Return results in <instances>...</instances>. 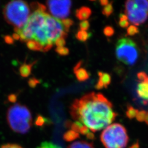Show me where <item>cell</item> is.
Here are the masks:
<instances>
[{"mask_svg":"<svg viewBox=\"0 0 148 148\" xmlns=\"http://www.w3.org/2000/svg\"><path fill=\"white\" fill-rule=\"evenodd\" d=\"M70 114L81 128H85L93 136V133L110 125L117 116L111 102L102 94L95 92L75 100L70 107Z\"/></svg>","mask_w":148,"mask_h":148,"instance_id":"obj_1","label":"cell"},{"mask_svg":"<svg viewBox=\"0 0 148 148\" xmlns=\"http://www.w3.org/2000/svg\"><path fill=\"white\" fill-rule=\"evenodd\" d=\"M8 100L11 103H16L17 101V95L16 94H11L8 96Z\"/></svg>","mask_w":148,"mask_h":148,"instance_id":"obj_32","label":"cell"},{"mask_svg":"<svg viewBox=\"0 0 148 148\" xmlns=\"http://www.w3.org/2000/svg\"><path fill=\"white\" fill-rule=\"evenodd\" d=\"M138 79L142 82H148V76L145 72H139L137 74Z\"/></svg>","mask_w":148,"mask_h":148,"instance_id":"obj_27","label":"cell"},{"mask_svg":"<svg viewBox=\"0 0 148 148\" xmlns=\"http://www.w3.org/2000/svg\"><path fill=\"white\" fill-rule=\"evenodd\" d=\"M138 95L143 100L148 101V82H141L137 87Z\"/></svg>","mask_w":148,"mask_h":148,"instance_id":"obj_10","label":"cell"},{"mask_svg":"<svg viewBox=\"0 0 148 148\" xmlns=\"http://www.w3.org/2000/svg\"><path fill=\"white\" fill-rule=\"evenodd\" d=\"M12 37H13V38L14 39V40H19L21 39V37H20V36L19 35V34H18L16 33V32H15L14 34H13Z\"/></svg>","mask_w":148,"mask_h":148,"instance_id":"obj_34","label":"cell"},{"mask_svg":"<svg viewBox=\"0 0 148 148\" xmlns=\"http://www.w3.org/2000/svg\"><path fill=\"white\" fill-rule=\"evenodd\" d=\"M115 52L117 59L127 65H133L139 57L137 44L128 37H122L117 41Z\"/></svg>","mask_w":148,"mask_h":148,"instance_id":"obj_5","label":"cell"},{"mask_svg":"<svg viewBox=\"0 0 148 148\" xmlns=\"http://www.w3.org/2000/svg\"><path fill=\"white\" fill-rule=\"evenodd\" d=\"M145 123L148 125V111L147 112V116H146V117H145Z\"/></svg>","mask_w":148,"mask_h":148,"instance_id":"obj_36","label":"cell"},{"mask_svg":"<svg viewBox=\"0 0 148 148\" xmlns=\"http://www.w3.org/2000/svg\"><path fill=\"white\" fill-rule=\"evenodd\" d=\"M138 112V110L134 108L132 106H127V111L126 114L128 119H133L136 117Z\"/></svg>","mask_w":148,"mask_h":148,"instance_id":"obj_17","label":"cell"},{"mask_svg":"<svg viewBox=\"0 0 148 148\" xmlns=\"http://www.w3.org/2000/svg\"><path fill=\"white\" fill-rule=\"evenodd\" d=\"M125 13L129 21L135 26L139 25L147 20L148 12L138 8L134 1L125 2Z\"/></svg>","mask_w":148,"mask_h":148,"instance_id":"obj_6","label":"cell"},{"mask_svg":"<svg viewBox=\"0 0 148 148\" xmlns=\"http://www.w3.org/2000/svg\"><path fill=\"white\" fill-rule=\"evenodd\" d=\"M62 23L63 24L64 30L66 33L69 32L70 28L74 24V21L70 18H66L62 20Z\"/></svg>","mask_w":148,"mask_h":148,"instance_id":"obj_20","label":"cell"},{"mask_svg":"<svg viewBox=\"0 0 148 148\" xmlns=\"http://www.w3.org/2000/svg\"><path fill=\"white\" fill-rule=\"evenodd\" d=\"M4 40L5 41V42L8 45H12L14 43V39L13 38V37L10 36V35H6L4 37Z\"/></svg>","mask_w":148,"mask_h":148,"instance_id":"obj_31","label":"cell"},{"mask_svg":"<svg viewBox=\"0 0 148 148\" xmlns=\"http://www.w3.org/2000/svg\"><path fill=\"white\" fill-rule=\"evenodd\" d=\"M79 26L80 30L87 32V30H88L90 28V23L88 21H84L80 22Z\"/></svg>","mask_w":148,"mask_h":148,"instance_id":"obj_26","label":"cell"},{"mask_svg":"<svg viewBox=\"0 0 148 148\" xmlns=\"http://www.w3.org/2000/svg\"><path fill=\"white\" fill-rule=\"evenodd\" d=\"M36 62H35L32 64H27L25 63L21 65L19 68V73L22 77H27L31 74L32 67L36 63Z\"/></svg>","mask_w":148,"mask_h":148,"instance_id":"obj_12","label":"cell"},{"mask_svg":"<svg viewBox=\"0 0 148 148\" xmlns=\"http://www.w3.org/2000/svg\"><path fill=\"white\" fill-rule=\"evenodd\" d=\"M139 32V30L138 27L134 25H131L127 28V35L129 36H134L138 34Z\"/></svg>","mask_w":148,"mask_h":148,"instance_id":"obj_21","label":"cell"},{"mask_svg":"<svg viewBox=\"0 0 148 148\" xmlns=\"http://www.w3.org/2000/svg\"><path fill=\"white\" fill-rule=\"evenodd\" d=\"M99 2H100L101 5H103V6H106L110 3L109 1H108L107 0H101V1H100Z\"/></svg>","mask_w":148,"mask_h":148,"instance_id":"obj_35","label":"cell"},{"mask_svg":"<svg viewBox=\"0 0 148 148\" xmlns=\"http://www.w3.org/2000/svg\"><path fill=\"white\" fill-rule=\"evenodd\" d=\"M90 36V34L88 32L79 30L77 32L76 35V38L81 42L86 41Z\"/></svg>","mask_w":148,"mask_h":148,"instance_id":"obj_15","label":"cell"},{"mask_svg":"<svg viewBox=\"0 0 148 148\" xmlns=\"http://www.w3.org/2000/svg\"><path fill=\"white\" fill-rule=\"evenodd\" d=\"M46 4L53 17L63 20L70 14L72 2L70 1H48Z\"/></svg>","mask_w":148,"mask_h":148,"instance_id":"obj_7","label":"cell"},{"mask_svg":"<svg viewBox=\"0 0 148 148\" xmlns=\"http://www.w3.org/2000/svg\"><path fill=\"white\" fill-rule=\"evenodd\" d=\"M104 34L107 37H111L114 34V29L112 27L107 26L104 29Z\"/></svg>","mask_w":148,"mask_h":148,"instance_id":"obj_25","label":"cell"},{"mask_svg":"<svg viewBox=\"0 0 148 148\" xmlns=\"http://www.w3.org/2000/svg\"><path fill=\"white\" fill-rule=\"evenodd\" d=\"M37 148H62L58 145H57L52 142H44Z\"/></svg>","mask_w":148,"mask_h":148,"instance_id":"obj_22","label":"cell"},{"mask_svg":"<svg viewBox=\"0 0 148 148\" xmlns=\"http://www.w3.org/2000/svg\"><path fill=\"white\" fill-rule=\"evenodd\" d=\"M68 148H95L91 143L85 140L75 141L70 144Z\"/></svg>","mask_w":148,"mask_h":148,"instance_id":"obj_13","label":"cell"},{"mask_svg":"<svg viewBox=\"0 0 148 148\" xmlns=\"http://www.w3.org/2000/svg\"><path fill=\"white\" fill-rule=\"evenodd\" d=\"M82 63V62H79L74 68V73L78 81L80 82L85 81L88 79L90 76V74L87 71L86 69L84 68H81V65Z\"/></svg>","mask_w":148,"mask_h":148,"instance_id":"obj_9","label":"cell"},{"mask_svg":"<svg viewBox=\"0 0 148 148\" xmlns=\"http://www.w3.org/2000/svg\"><path fill=\"white\" fill-rule=\"evenodd\" d=\"M101 140L106 148H125L129 138L125 127L120 123H113L103 130Z\"/></svg>","mask_w":148,"mask_h":148,"instance_id":"obj_4","label":"cell"},{"mask_svg":"<svg viewBox=\"0 0 148 148\" xmlns=\"http://www.w3.org/2000/svg\"><path fill=\"white\" fill-rule=\"evenodd\" d=\"M54 44L57 46V47H63L66 44L65 37H62L59 38L56 41Z\"/></svg>","mask_w":148,"mask_h":148,"instance_id":"obj_28","label":"cell"},{"mask_svg":"<svg viewBox=\"0 0 148 148\" xmlns=\"http://www.w3.org/2000/svg\"><path fill=\"white\" fill-rule=\"evenodd\" d=\"M120 21H119V25L122 28H126L129 26L130 23L128 21V19L127 16L126 14L121 13L119 16Z\"/></svg>","mask_w":148,"mask_h":148,"instance_id":"obj_16","label":"cell"},{"mask_svg":"<svg viewBox=\"0 0 148 148\" xmlns=\"http://www.w3.org/2000/svg\"><path fill=\"white\" fill-rule=\"evenodd\" d=\"M113 11L114 8L112 7V2H111L103 8L102 10V13L104 16L106 17H109L113 13Z\"/></svg>","mask_w":148,"mask_h":148,"instance_id":"obj_18","label":"cell"},{"mask_svg":"<svg viewBox=\"0 0 148 148\" xmlns=\"http://www.w3.org/2000/svg\"><path fill=\"white\" fill-rule=\"evenodd\" d=\"M3 16L8 24L14 29H20L26 24L30 16V7L25 1H12L5 7Z\"/></svg>","mask_w":148,"mask_h":148,"instance_id":"obj_3","label":"cell"},{"mask_svg":"<svg viewBox=\"0 0 148 148\" xmlns=\"http://www.w3.org/2000/svg\"><path fill=\"white\" fill-rule=\"evenodd\" d=\"M92 11L88 7H82L76 11V16L80 21H86L90 17Z\"/></svg>","mask_w":148,"mask_h":148,"instance_id":"obj_11","label":"cell"},{"mask_svg":"<svg viewBox=\"0 0 148 148\" xmlns=\"http://www.w3.org/2000/svg\"><path fill=\"white\" fill-rule=\"evenodd\" d=\"M38 84L40 81L35 77H32L28 80V85L31 88H35Z\"/></svg>","mask_w":148,"mask_h":148,"instance_id":"obj_29","label":"cell"},{"mask_svg":"<svg viewBox=\"0 0 148 148\" xmlns=\"http://www.w3.org/2000/svg\"><path fill=\"white\" fill-rule=\"evenodd\" d=\"M44 122V119L42 116H38L37 117L36 121V123L37 124V125H42Z\"/></svg>","mask_w":148,"mask_h":148,"instance_id":"obj_33","label":"cell"},{"mask_svg":"<svg viewBox=\"0 0 148 148\" xmlns=\"http://www.w3.org/2000/svg\"><path fill=\"white\" fill-rule=\"evenodd\" d=\"M56 52L62 56H67L69 54V50L68 48L64 47H57L56 49Z\"/></svg>","mask_w":148,"mask_h":148,"instance_id":"obj_23","label":"cell"},{"mask_svg":"<svg viewBox=\"0 0 148 148\" xmlns=\"http://www.w3.org/2000/svg\"><path fill=\"white\" fill-rule=\"evenodd\" d=\"M27 46L29 49L32 51L43 52V47L41 45L34 40H31L27 41Z\"/></svg>","mask_w":148,"mask_h":148,"instance_id":"obj_14","label":"cell"},{"mask_svg":"<svg viewBox=\"0 0 148 148\" xmlns=\"http://www.w3.org/2000/svg\"><path fill=\"white\" fill-rule=\"evenodd\" d=\"M7 121L11 130L14 132L25 134L32 126V114L26 106L16 103L8 109Z\"/></svg>","mask_w":148,"mask_h":148,"instance_id":"obj_2","label":"cell"},{"mask_svg":"<svg viewBox=\"0 0 148 148\" xmlns=\"http://www.w3.org/2000/svg\"><path fill=\"white\" fill-rule=\"evenodd\" d=\"M98 75L99 76V79L97 84L95 85V88L98 90H101L104 88H107L108 86L111 83L110 75L108 73L101 71H98Z\"/></svg>","mask_w":148,"mask_h":148,"instance_id":"obj_8","label":"cell"},{"mask_svg":"<svg viewBox=\"0 0 148 148\" xmlns=\"http://www.w3.org/2000/svg\"><path fill=\"white\" fill-rule=\"evenodd\" d=\"M147 112L145 111V110L139 111V112H138L137 116L136 117V119L138 121H145V117H146V116H147Z\"/></svg>","mask_w":148,"mask_h":148,"instance_id":"obj_24","label":"cell"},{"mask_svg":"<svg viewBox=\"0 0 148 148\" xmlns=\"http://www.w3.org/2000/svg\"><path fill=\"white\" fill-rule=\"evenodd\" d=\"M134 1L138 8L148 12V1L136 0Z\"/></svg>","mask_w":148,"mask_h":148,"instance_id":"obj_19","label":"cell"},{"mask_svg":"<svg viewBox=\"0 0 148 148\" xmlns=\"http://www.w3.org/2000/svg\"><path fill=\"white\" fill-rule=\"evenodd\" d=\"M0 148H23L21 146L14 144H7L1 146Z\"/></svg>","mask_w":148,"mask_h":148,"instance_id":"obj_30","label":"cell"}]
</instances>
